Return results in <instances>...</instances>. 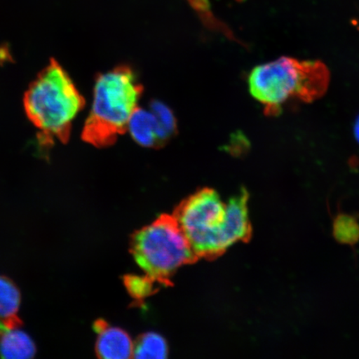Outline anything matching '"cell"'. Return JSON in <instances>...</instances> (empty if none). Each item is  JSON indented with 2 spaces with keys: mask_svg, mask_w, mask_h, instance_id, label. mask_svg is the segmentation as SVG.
Segmentation results:
<instances>
[{
  "mask_svg": "<svg viewBox=\"0 0 359 359\" xmlns=\"http://www.w3.org/2000/svg\"><path fill=\"white\" fill-rule=\"evenodd\" d=\"M354 136H355L357 141L359 142V116L356 121L355 124H354Z\"/></svg>",
  "mask_w": 359,
  "mask_h": 359,
  "instance_id": "15",
  "label": "cell"
},
{
  "mask_svg": "<svg viewBox=\"0 0 359 359\" xmlns=\"http://www.w3.org/2000/svg\"><path fill=\"white\" fill-rule=\"evenodd\" d=\"M85 100L64 67L55 60L38 75L25 95L27 116L40 133V142H69L72 125Z\"/></svg>",
  "mask_w": 359,
  "mask_h": 359,
  "instance_id": "2",
  "label": "cell"
},
{
  "mask_svg": "<svg viewBox=\"0 0 359 359\" xmlns=\"http://www.w3.org/2000/svg\"><path fill=\"white\" fill-rule=\"evenodd\" d=\"M20 304L19 287L10 278L0 276V334L22 325Z\"/></svg>",
  "mask_w": 359,
  "mask_h": 359,
  "instance_id": "8",
  "label": "cell"
},
{
  "mask_svg": "<svg viewBox=\"0 0 359 359\" xmlns=\"http://www.w3.org/2000/svg\"><path fill=\"white\" fill-rule=\"evenodd\" d=\"M0 337V355L3 358L28 359L37 353L34 340L20 327L4 332Z\"/></svg>",
  "mask_w": 359,
  "mask_h": 359,
  "instance_id": "9",
  "label": "cell"
},
{
  "mask_svg": "<svg viewBox=\"0 0 359 359\" xmlns=\"http://www.w3.org/2000/svg\"><path fill=\"white\" fill-rule=\"evenodd\" d=\"M142 92V85L128 66H118L98 76L83 140L100 148L114 144L120 135L128 131Z\"/></svg>",
  "mask_w": 359,
  "mask_h": 359,
  "instance_id": "3",
  "label": "cell"
},
{
  "mask_svg": "<svg viewBox=\"0 0 359 359\" xmlns=\"http://www.w3.org/2000/svg\"><path fill=\"white\" fill-rule=\"evenodd\" d=\"M226 203L217 192L203 189L180 208L176 221L195 255L215 257L233 245L226 219Z\"/></svg>",
  "mask_w": 359,
  "mask_h": 359,
  "instance_id": "5",
  "label": "cell"
},
{
  "mask_svg": "<svg viewBox=\"0 0 359 359\" xmlns=\"http://www.w3.org/2000/svg\"><path fill=\"white\" fill-rule=\"evenodd\" d=\"M330 80L329 69L321 61L281 57L254 67L249 74L248 87L266 114L273 116L280 114L286 102L318 100L326 93Z\"/></svg>",
  "mask_w": 359,
  "mask_h": 359,
  "instance_id": "1",
  "label": "cell"
},
{
  "mask_svg": "<svg viewBox=\"0 0 359 359\" xmlns=\"http://www.w3.org/2000/svg\"><path fill=\"white\" fill-rule=\"evenodd\" d=\"M191 7L199 13L201 19L205 22V25L212 28L223 30L226 33V27L222 25L221 22L215 19L210 11L209 0H187Z\"/></svg>",
  "mask_w": 359,
  "mask_h": 359,
  "instance_id": "14",
  "label": "cell"
},
{
  "mask_svg": "<svg viewBox=\"0 0 359 359\" xmlns=\"http://www.w3.org/2000/svg\"><path fill=\"white\" fill-rule=\"evenodd\" d=\"M168 355V345L163 336L154 332L142 334L134 343L133 357L138 359H163Z\"/></svg>",
  "mask_w": 359,
  "mask_h": 359,
  "instance_id": "10",
  "label": "cell"
},
{
  "mask_svg": "<svg viewBox=\"0 0 359 359\" xmlns=\"http://www.w3.org/2000/svg\"><path fill=\"white\" fill-rule=\"evenodd\" d=\"M150 110L160 126L165 141L170 140L177 131V121L172 110L160 101H152Z\"/></svg>",
  "mask_w": 359,
  "mask_h": 359,
  "instance_id": "12",
  "label": "cell"
},
{
  "mask_svg": "<svg viewBox=\"0 0 359 359\" xmlns=\"http://www.w3.org/2000/svg\"><path fill=\"white\" fill-rule=\"evenodd\" d=\"M155 279L149 276H130L126 279V286L134 298L144 299L154 293Z\"/></svg>",
  "mask_w": 359,
  "mask_h": 359,
  "instance_id": "13",
  "label": "cell"
},
{
  "mask_svg": "<svg viewBox=\"0 0 359 359\" xmlns=\"http://www.w3.org/2000/svg\"><path fill=\"white\" fill-rule=\"evenodd\" d=\"M333 235L340 244L354 245L359 241V222L351 215L341 213L333 222Z\"/></svg>",
  "mask_w": 359,
  "mask_h": 359,
  "instance_id": "11",
  "label": "cell"
},
{
  "mask_svg": "<svg viewBox=\"0 0 359 359\" xmlns=\"http://www.w3.org/2000/svg\"><path fill=\"white\" fill-rule=\"evenodd\" d=\"M128 131L135 142L144 147H159L167 143L151 111L137 107L130 118Z\"/></svg>",
  "mask_w": 359,
  "mask_h": 359,
  "instance_id": "7",
  "label": "cell"
},
{
  "mask_svg": "<svg viewBox=\"0 0 359 359\" xmlns=\"http://www.w3.org/2000/svg\"><path fill=\"white\" fill-rule=\"evenodd\" d=\"M93 327L97 334L95 352L98 358L127 359L133 357L134 342L127 332L103 320H97Z\"/></svg>",
  "mask_w": 359,
  "mask_h": 359,
  "instance_id": "6",
  "label": "cell"
},
{
  "mask_svg": "<svg viewBox=\"0 0 359 359\" xmlns=\"http://www.w3.org/2000/svg\"><path fill=\"white\" fill-rule=\"evenodd\" d=\"M133 253L139 267L156 280L167 279L196 255L176 219L168 217L137 233Z\"/></svg>",
  "mask_w": 359,
  "mask_h": 359,
  "instance_id": "4",
  "label": "cell"
}]
</instances>
